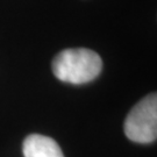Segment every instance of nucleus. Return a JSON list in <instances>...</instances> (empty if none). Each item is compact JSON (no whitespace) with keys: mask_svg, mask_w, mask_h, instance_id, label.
Listing matches in <instances>:
<instances>
[{"mask_svg":"<svg viewBox=\"0 0 157 157\" xmlns=\"http://www.w3.org/2000/svg\"><path fill=\"white\" fill-rule=\"evenodd\" d=\"M52 72L61 82L80 85L94 80L102 70V59L93 50L86 48L67 49L54 58Z\"/></svg>","mask_w":157,"mask_h":157,"instance_id":"f257e3e1","label":"nucleus"},{"mask_svg":"<svg viewBox=\"0 0 157 157\" xmlns=\"http://www.w3.org/2000/svg\"><path fill=\"white\" fill-rule=\"evenodd\" d=\"M124 134L136 143H151L157 137V95L150 93L135 105L126 118Z\"/></svg>","mask_w":157,"mask_h":157,"instance_id":"f03ea898","label":"nucleus"},{"mask_svg":"<svg viewBox=\"0 0 157 157\" xmlns=\"http://www.w3.org/2000/svg\"><path fill=\"white\" fill-rule=\"evenodd\" d=\"M22 152L25 157H64L56 141L40 134H32L25 139Z\"/></svg>","mask_w":157,"mask_h":157,"instance_id":"7ed1b4c3","label":"nucleus"}]
</instances>
